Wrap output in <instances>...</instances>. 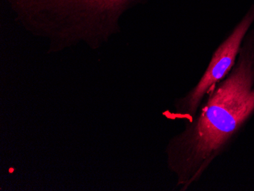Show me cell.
<instances>
[{
    "label": "cell",
    "instance_id": "6da1fadb",
    "mask_svg": "<svg viewBox=\"0 0 254 191\" xmlns=\"http://www.w3.org/2000/svg\"><path fill=\"white\" fill-rule=\"evenodd\" d=\"M254 114V31L247 35L233 69L206 97L193 119L167 146L177 187L199 182Z\"/></svg>",
    "mask_w": 254,
    "mask_h": 191
},
{
    "label": "cell",
    "instance_id": "7a4b0ae2",
    "mask_svg": "<svg viewBox=\"0 0 254 191\" xmlns=\"http://www.w3.org/2000/svg\"><path fill=\"white\" fill-rule=\"evenodd\" d=\"M147 0H3L17 21L48 38L51 51L84 41L97 48L120 31L123 15Z\"/></svg>",
    "mask_w": 254,
    "mask_h": 191
},
{
    "label": "cell",
    "instance_id": "3957f363",
    "mask_svg": "<svg viewBox=\"0 0 254 191\" xmlns=\"http://www.w3.org/2000/svg\"><path fill=\"white\" fill-rule=\"evenodd\" d=\"M254 22V5L212 54L209 65L197 83L175 102L173 119L190 121L197 114L204 100L232 70L241 46Z\"/></svg>",
    "mask_w": 254,
    "mask_h": 191
}]
</instances>
